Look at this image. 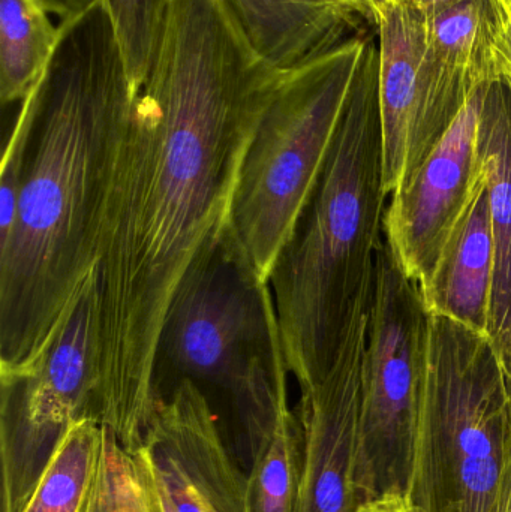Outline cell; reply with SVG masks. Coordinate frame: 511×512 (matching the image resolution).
Instances as JSON below:
<instances>
[{"mask_svg": "<svg viewBox=\"0 0 511 512\" xmlns=\"http://www.w3.org/2000/svg\"><path fill=\"white\" fill-rule=\"evenodd\" d=\"M494 265V234L486 167L485 176L480 179L467 209L453 228L431 279L425 288L420 289L428 312L453 319L488 337Z\"/></svg>", "mask_w": 511, "mask_h": 512, "instance_id": "14", "label": "cell"}, {"mask_svg": "<svg viewBox=\"0 0 511 512\" xmlns=\"http://www.w3.org/2000/svg\"><path fill=\"white\" fill-rule=\"evenodd\" d=\"M504 372H506L507 384H509V390L511 394V364L509 367H507L506 370H504Z\"/></svg>", "mask_w": 511, "mask_h": 512, "instance_id": "30", "label": "cell"}, {"mask_svg": "<svg viewBox=\"0 0 511 512\" xmlns=\"http://www.w3.org/2000/svg\"><path fill=\"white\" fill-rule=\"evenodd\" d=\"M39 0H0V101L24 102L44 78L62 36Z\"/></svg>", "mask_w": 511, "mask_h": 512, "instance_id": "17", "label": "cell"}, {"mask_svg": "<svg viewBox=\"0 0 511 512\" xmlns=\"http://www.w3.org/2000/svg\"><path fill=\"white\" fill-rule=\"evenodd\" d=\"M180 512H251L249 478L191 382L155 403L143 445Z\"/></svg>", "mask_w": 511, "mask_h": 512, "instance_id": "12", "label": "cell"}, {"mask_svg": "<svg viewBox=\"0 0 511 512\" xmlns=\"http://www.w3.org/2000/svg\"><path fill=\"white\" fill-rule=\"evenodd\" d=\"M429 312L383 242L375 262L357 439L360 504L407 496L425 390Z\"/></svg>", "mask_w": 511, "mask_h": 512, "instance_id": "7", "label": "cell"}, {"mask_svg": "<svg viewBox=\"0 0 511 512\" xmlns=\"http://www.w3.org/2000/svg\"><path fill=\"white\" fill-rule=\"evenodd\" d=\"M90 316L92 276L45 354L27 369L0 372V512L23 511L78 421H101L90 369Z\"/></svg>", "mask_w": 511, "mask_h": 512, "instance_id": "8", "label": "cell"}, {"mask_svg": "<svg viewBox=\"0 0 511 512\" xmlns=\"http://www.w3.org/2000/svg\"><path fill=\"white\" fill-rule=\"evenodd\" d=\"M401 2L410 3V5L416 6L417 9L425 12V14H429V12L443 8V6L456 2V0H401Z\"/></svg>", "mask_w": 511, "mask_h": 512, "instance_id": "26", "label": "cell"}, {"mask_svg": "<svg viewBox=\"0 0 511 512\" xmlns=\"http://www.w3.org/2000/svg\"><path fill=\"white\" fill-rule=\"evenodd\" d=\"M432 60L467 96L498 80L494 0H456L425 14Z\"/></svg>", "mask_w": 511, "mask_h": 512, "instance_id": "16", "label": "cell"}, {"mask_svg": "<svg viewBox=\"0 0 511 512\" xmlns=\"http://www.w3.org/2000/svg\"><path fill=\"white\" fill-rule=\"evenodd\" d=\"M87 512H149L134 456L107 426L101 468Z\"/></svg>", "mask_w": 511, "mask_h": 512, "instance_id": "21", "label": "cell"}, {"mask_svg": "<svg viewBox=\"0 0 511 512\" xmlns=\"http://www.w3.org/2000/svg\"><path fill=\"white\" fill-rule=\"evenodd\" d=\"M288 373L272 286L228 222L201 246L171 298L153 360V399L191 382L251 463L288 403Z\"/></svg>", "mask_w": 511, "mask_h": 512, "instance_id": "4", "label": "cell"}, {"mask_svg": "<svg viewBox=\"0 0 511 512\" xmlns=\"http://www.w3.org/2000/svg\"><path fill=\"white\" fill-rule=\"evenodd\" d=\"M288 74L251 50L222 0H168L114 147L92 274L99 417L128 450L155 408L153 360L171 298L230 222L246 153Z\"/></svg>", "mask_w": 511, "mask_h": 512, "instance_id": "1", "label": "cell"}, {"mask_svg": "<svg viewBox=\"0 0 511 512\" xmlns=\"http://www.w3.org/2000/svg\"><path fill=\"white\" fill-rule=\"evenodd\" d=\"M479 144L488 167L495 252L488 337L506 370L511 364V93L501 81L489 84L483 95Z\"/></svg>", "mask_w": 511, "mask_h": 512, "instance_id": "15", "label": "cell"}, {"mask_svg": "<svg viewBox=\"0 0 511 512\" xmlns=\"http://www.w3.org/2000/svg\"><path fill=\"white\" fill-rule=\"evenodd\" d=\"M32 128L33 107L29 99H26L21 102L17 122L3 150L2 171H0V242L8 236L17 215L18 198H20L21 183H23L27 156H29Z\"/></svg>", "mask_w": 511, "mask_h": 512, "instance_id": "22", "label": "cell"}, {"mask_svg": "<svg viewBox=\"0 0 511 512\" xmlns=\"http://www.w3.org/2000/svg\"><path fill=\"white\" fill-rule=\"evenodd\" d=\"M387 504H389V512H413L407 498H404V496L387 498Z\"/></svg>", "mask_w": 511, "mask_h": 512, "instance_id": "28", "label": "cell"}, {"mask_svg": "<svg viewBox=\"0 0 511 512\" xmlns=\"http://www.w3.org/2000/svg\"><path fill=\"white\" fill-rule=\"evenodd\" d=\"M371 32L290 72L246 153L230 222L266 282L323 176Z\"/></svg>", "mask_w": 511, "mask_h": 512, "instance_id": "6", "label": "cell"}, {"mask_svg": "<svg viewBox=\"0 0 511 512\" xmlns=\"http://www.w3.org/2000/svg\"><path fill=\"white\" fill-rule=\"evenodd\" d=\"M149 512H180L143 447L132 453Z\"/></svg>", "mask_w": 511, "mask_h": 512, "instance_id": "23", "label": "cell"}, {"mask_svg": "<svg viewBox=\"0 0 511 512\" xmlns=\"http://www.w3.org/2000/svg\"><path fill=\"white\" fill-rule=\"evenodd\" d=\"M380 54L372 30L323 176L270 274L288 372L300 390L333 366L374 286L384 242Z\"/></svg>", "mask_w": 511, "mask_h": 512, "instance_id": "3", "label": "cell"}, {"mask_svg": "<svg viewBox=\"0 0 511 512\" xmlns=\"http://www.w3.org/2000/svg\"><path fill=\"white\" fill-rule=\"evenodd\" d=\"M50 14L60 18V23L86 14L104 0H39Z\"/></svg>", "mask_w": 511, "mask_h": 512, "instance_id": "25", "label": "cell"}, {"mask_svg": "<svg viewBox=\"0 0 511 512\" xmlns=\"http://www.w3.org/2000/svg\"><path fill=\"white\" fill-rule=\"evenodd\" d=\"M105 426L78 421L54 453L21 512H87L104 453Z\"/></svg>", "mask_w": 511, "mask_h": 512, "instance_id": "18", "label": "cell"}, {"mask_svg": "<svg viewBox=\"0 0 511 512\" xmlns=\"http://www.w3.org/2000/svg\"><path fill=\"white\" fill-rule=\"evenodd\" d=\"M60 30L27 98L29 156L0 242V372L45 354L95 270L111 158L135 95L104 2Z\"/></svg>", "mask_w": 511, "mask_h": 512, "instance_id": "2", "label": "cell"}, {"mask_svg": "<svg viewBox=\"0 0 511 512\" xmlns=\"http://www.w3.org/2000/svg\"><path fill=\"white\" fill-rule=\"evenodd\" d=\"M303 436L299 415L285 403L272 432L251 460V512H296L302 486Z\"/></svg>", "mask_w": 511, "mask_h": 512, "instance_id": "19", "label": "cell"}, {"mask_svg": "<svg viewBox=\"0 0 511 512\" xmlns=\"http://www.w3.org/2000/svg\"><path fill=\"white\" fill-rule=\"evenodd\" d=\"M372 23L380 54L384 188L390 195L431 155L473 96L432 60L425 12L401 0H377Z\"/></svg>", "mask_w": 511, "mask_h": 512, "instance_id": "9", "label": "cell"}, {"mask_svg": "<svg viewBox=\"0 0 511 512\" xmlns=\"http://www.w3.org/2000/svg\"><path fill=\"white\" fill-rule=\"evenodd\" d=\"M494 5L498 80L506 84L511 93V0H494Z\"/></svg>", "mask_w": 511, "mask_h": 512, "instance_id": "24", "label": "cell"}, {"mask_svg": "<svg viewBox=\"0 0 511 512\" xmlns=\"http://www.w3.org/2000/svg\"><path fill=\"white\" fill-rule=\"evenodd\" d=\"M251 50L293 72L366 32L372 20L348 0H222Z\"/></svg>", "mask_w": 511, "mask_h": 512, "instance_id": "13", "label": "cell"}, {"mask_svg": "<svg viewBox=\"0 0 511 512\" xmlns=\"http://www.w3.org/2000/svg\"><path fill=\"white\" fill-rule=\"evenodd\" d=\"M371 297L348 325L323 379L300 390L302 486L296 512H356L357 439Z\"/></svg>", "mask_w": 511, "mask_h": 512, "instance_id": "11", "label": "cell"}, {"mask_svg": "<svg viewBox=\"0 0 511 512\" xmlns=\"http://www.w3.org/2000/svg\"><path fill=\"white\" fill-rule=\"evenodd\" d=\"M356 512H389V504H387V499L363 502V504L359 505Z\"/></svg>", "mask_w": 511, "mask_h": 512, "instance_id": "27", "label": "cell"}, {"mask_svg": "<svg viewBox=\"0 0 511 512\" xmlns=\"http://www.w3.org/2000/svg\"><path fill=\"white\" fill-rule=\"evenodd\" d=\"M511 512V511H510Z\"/></svg>", "mask_w": 511, "mask_h": 512, "instance_id": "31", "label": "cell"}, {"mask_svg": "<svg viewBox=\"0 0 511 512\" xmlns=\"http://www.w3.org/2000/svg\"><path fill=\"white\" fill-rule=\"evenodd\" d=\"M104 5L137 92L152 66L168 0H104Z\"/></svg>", "mask_w": 511, "mask_h": 512, "instance_id": "20", "label": "cell"}, {"mask_svg": "<svg viewBox=\"0 0 511 512\" xmlns=\"http://www.w3.org/2000/svg\"><path fill=\"white\" fill-rule=\"evenodd\" d=\"M348 2L354 3V5L359 6L366 15L372 20V9H374L375 3L377 0H348Z\"/></svg>", "mask_w": 511, "mask_h": 512, "instance_id": "29", "label": "cell"}, {"mask_svg": "<svg viewBox=\"0 0 511 512\" xmlns=\"http://www.w3.org/2000/svg\"><path fill=\"white\" fill-rule=\"evenodd\" d=\"M486 87L465 104L452 128L407 182L392 192L384 213V243L419 289L431 279L453 228L486 173L479 144Z\"/></svg>", "mask_w": 511, "mask_h": 512, "instance_id": "10", "label": "cell"}, {"mask_svg": "<svg viewBox=\"0 0 511 512\" xmlns=\"http://www.w3.org/2000/svg\"><path fill=\"white\" fill-rule=\"evenodd\" d=\"M413 512H510L511 394L491 340L429 313Z\"/></svg>", "mask_w": 511, "mask_h": 512, "instance_id": "5", "label": "cell"}]
</instances>
